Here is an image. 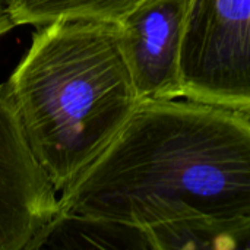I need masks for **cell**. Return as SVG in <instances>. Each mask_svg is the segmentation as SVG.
<instances>
[{
  "label": "cell",
  "instance_id": "cell-1",
  "mask_svg": "<svg viewBox=\"0 0 250 250\" xmlns=\"http://www.w3.org/2000/svg\"><path fill=\"white\" fill-rule=\"evenodd\" d=\"M57 218L139 233L250 218V117L188 98L139 103L101 157L59 193Z\"/></svg>",
  "mask_w": 250,
  "mask_h": 250
},
{
  "label": "cell",
  "instance_id": "cell-2",
  "mask_svg": "<svg viewBox=\"0 0 250 250\" xmlns=\"http://www.w3.org/2000/svg\"><path fill=\"white\" fill-rule=\"evenodd\" d=\"M6 85L28 146L59 193L101 157L139 104L110 21L38 26Z\"/></svg>",
  "mask_w": 250,
  "mask_h": 250
},
{
  "label": "cell",
  "instance_id": "cell-3",
  "mask_svg": "<svg viewBox=\"0 0 250 250\" xmlns=\"http://www.w3.org/2000/svg\"><path fill=\"white\" fill-rule=\"evenodd\" d=\"M180 67L183 98L250 117V0H192Z\"/></svg>",
  "mask_w": 250,
  "mask_h": 250
},
{
  "label": "cell",
  "instance_id": "cell-4",
  "mask_svg": "<svg viewBox=\"0 0 250 250\" xmlns=\"http://www.w3.org/2000/svg\"><path fill=\"white\" fill-rule=\"evenodd\" d=\"M59 215V192L37 163L6 82L0 85V250L40 249Z\"/></svg>",
  "mask_w": 250,
  "mask_h": 250
},
{
  "label": "cell",
  "instance_id": "cell-5",
  "mask_svg": "<svg viewBox=\"0 0 250 250\" xmlns=\"http://www.w3.org/2000/svg\"><path fill=\"white\" fill-rule=\"evenodd\" d=\"M192 0H144L119 22V44L139 103L183 98L182 45Z\"/></svg>",
  "mask_w": 250,
  "mask_h": 250
},
{
  "label": "cell",
  "instance_id": "cell-6",
  "mask_svg": "<svg viewBox=\"0 0 250 250\" xmlns=\"http://www.w3.org/2000/svg\"><path fill=\"white\" fill-rule=\"evenodd\" d=\"M144 249L250 250V218L180 221L141 231Z\"/></svg>",
  "mask_w": 250,
  "mask_h": 250
},
{
  "label": "cell",
  "instance_id": "cell-7",
  "mask_svg": "<svg viewBox=\"0 0 250 250\" xmlns=\"http://www.w3.org/2000/svg\"><path fill=\"white\" fill-rule=\"evenodd\" d=\"M144 0H12L16 25L41 26L60 19L119 22Z\"/></svg>",
  "mask_w": 250,
  "mask_h": 250
},
{
  "label": "cell",
  "instance_id": "cell-8",
  "mask_svg": "<svg viewBox=\"0 0 250 250\" xmlns=\"http://www.w3.org/2000/svg\"><path fill=\"white\" fill-rule=\"evenodd\" d=\"M16 26L12 15V0H0V37Z\"/></svg>",
  "mask_w": 250,
  "mask_h": 250
}]
</instances>
